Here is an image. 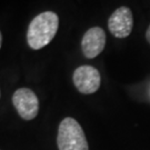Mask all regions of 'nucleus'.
Listing matches in <instances>:
<instances>
[{
  "label": "nucleus",
  "mask_w": 150,
  "mask_h": 150,
  "mask_svg": "<svg viewBox=\"0 0 150 150\" xmlns=\"http://www.w3.org/2000/svg\"><path fill=\"white\" fill-rule=\"evenodd\" d=\"M59 28V17L52 11H45L35 17L29 23L27 42L33 50L46 47L56 36Z\"/></svg>",
  "instance_id": "obj_1"
},
{
  "label": "nucleus",
  "mask_w": 150,
  "mask_h": 150,
  "mask_svg": "<svg viewBox=\"0 0 150 150\" xmlns=\"http://www.w3.org/2000/svg\"><path fill=\"white\" fill-rule=\"evenodd\" d=\"M57 145L59 150H89L86 134L74 118H64L59 125Z\"/></svg>",
  "instance_id": "obj_2"
},
{
  "label": "nucleus",
  "mask_w": 150,
  "mask_h": 150,
  "mask_svg": "<svg viewBox=\"0 0 150 150\" xmlns=\"http://www.w3.org/2000/svg\"><path fill=\"white\" fill-rule=\"evenodd\" d=\"M12 103L23 120H32L39 112V99L29 88H19L12 95Z\"/></svg>",
  "instance_id": "obj_3"
},
{
  "label": "nucleus",
  "mask_w": 150,
  "mask_h": 150,
  "mask_svg": "<svg viewBox=\"0 0 150 150\" xmlns=\"http://www.w3.org/2000/svg\"><path fill=\"white\" fill-rule=\"evenodd\" d=\"M74 85L83 95L95 93L101 83L100 72L92 66H80L74 71Z\"/></svg>",
  "instance_id": "obj_4"
},
{
  "label": "nucleus",
  "mask_w": 150,
  "mask_h": 150,
  "mask_svg": "<svg viewBox=\"0 0 150 150\" xmlns=\"http://www.w3.org/2000/svg\"><path fill=\"white\" fill-rule=\"evenodd\" d=\"M134 28V16L131 9L126 6L117 8L108 19V29L116 38H127Z\"/></svg>",
  "instance_id": "obj_5"
},
{
  "label": "nucleus",
  "mask_w": 150,
  "mask_h": 150,
  "mask_svg": "<svg viewBox=\"0 0 150 150\" xmlns=\"http://www.w3.org/2000/svg\"><path fill=\"white\" fill-rule=\"evenodd\" d=\"M106 46V32L100 27L88 29L81 40L82 54L88 59H93L102 52Z\"/></svg>",
  "instance_id": "obj_6"
},
{
  "label": "nucleus",
  "mask_w": 150,
  "mask_h": 150,
  "mask_svg": "<svg viewBox=\"0 0 150 150\" xmlns=\"http://www.w3.org/2000/svg\"><path fill=\"white\" fill-rule=\"evenodd\" d=\"M146 39H147V41L150 43V25L148 29H147V31H146Z\"/></svg>",
  "instance_id": "obj_7"
},
{
  "label": "nucleus",
  "mask_w": 150,
  "mask_h": 150,
  "mask_svg": "<svg viewBox=\"0 0 150 150\" xmlns=\"http://www.w3.org/2000/svg\"><path fill=\"white\" fill-rule=\"evenodd\" d=\"M1 45H2V33L0 31V49H1Z\"/></svg>",
  "instance_id": "obj_8"
}]
</instances>
